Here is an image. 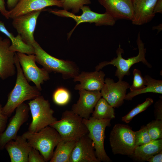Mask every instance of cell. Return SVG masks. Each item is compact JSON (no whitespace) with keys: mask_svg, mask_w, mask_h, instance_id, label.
Returning a JSON list of instances; mask_svg holds the SVG:
<instances>
[{"mask_svg":"<svg viewBox=\"0 0 162 162\" xmlns=\"http://www.w3.org/2000/svg\"><path fill=\"white\" fill-rule=\"evenodd\" d=\"M15 65L17 71L15 85L8 95L6 104L2 108L3 113L8 117L25 101L31 100L41 95L40 91L35 86L30 85L24 76L17 54Z\"/></svg>","mask_w":162,"mask_h":162,"instance_id":"6da1fadb","label":"cell"},{"mask_svg":"<svg viewBox=\"0 0 162 162\" xmlns=\"http://www.w3.org/2000/svg\"><path fill=\"white\" fill-rule=\"evenodd\" d=\"M36 62L49 73L61 74L64 79L73 78L80 73L79 69L74 62L59 59L46 52L36 41L33 44Z\"/></svg>","mask_w":162,"mask_h":162,"instance_id":"7a4b0ae2","label":"cell"},{"mask_svg":"<svg viewBox=\"0 0 162 162\" xmlns=\"http://www.w3.org/2000/svg\"><path fill=\"white\" fill-rule=\"evenodd\" d=\"M136 43L139 50L138 54L136 56L127 59L124 58L122 56V54L124 52V50L119 45L116 50L117 57H115L110 61H104L100 63L95 67V70L99 71L106 65H113L117 68L115 76L119 80H122L125 76H129L130 74V68L136 63L142 62L148 67L151 68V65L145 58L146 49L141 39L140 32L137 35Z\"/></svg>","mask_w":162,"mask_h":162,"instance_id":"3957f363","label":"cell"},{"mask_svg":"<svg viewBox=\"0 0 162 162\" xmlns=\"http://www.w3.org/2000/svg\"><path fill=\"white\" fill-rule=\"evenodd\" d=\"M22 135L32 147L39 152L45 162L50 161L55 147L62 140L57 131L50 126L37 132H31L28 131Z\"/></svg>","mask_w":162,"mask_h":162,"instance_id":"277c9868","label":"cell"},{"mask_svg":"<svg viewBox=\"0 0 162 162\" xmlns=\"http://www.w3.org/2000/svg\"><path fill=\"white\" fill-rule=\"evenodd\" d=\"M82 119L71 110H66L63 113L60 120H57L50 126L57 131L62 140L77 141L88 133Z\"/></svg>","mask_w":162,"mask_h":162,"instance_id":"5b68a950","label":"cell"},{"mask_svg":"<svg viewBox=\"0 0 162 162\" xmlns=\"http://www.w3.org/2000/svg\"><path fill=\"white\" fill-rule=\"evenodd\" d=\"M28 104L32 118L28 131L37 132L57 120L53 116L54 111L51 108L49 101L42 96L40 95L31 100Z\"/></svg>","mask_w":162,"mask_h":162,"instance_id":"8992f818","label":"cell"},{"mask_svg":"<svg viewBox=\"0 0 162 162\" xmlns=\"http://www.w3.org/2000/svg\"><path fill=\"white\" fill-rule=\"evenodd\" d=\"M80 9L82 13L80 15H76L64 9H49L48 11L58 16L71 18L75 21L76 24L75 26L68 34V38L70 37L77 26L82 23H94L98 26H112L116 23V20L106 12L100 14L94 12L88 6L85 5L82 6Z\"/></svg>","mask_w":162,"mask_h":162,"instance_id":"52a82bcc","label":"cell"},{"mask_svg":"<svg viewBox=\"0 0 162 162\" xmlns=\"http://www.w3.org/2000/svg\"><path fill=\"white\" fill-rule=\"evenodd\" d=\"M109 140L114 154L132 155L136 147L134 131L124 124L115 125L111 131Z\"/></svg>","mask_w":162,"mask_h":162,"instance_id":"ba28073f","label":"cell"},{"mask_svg":"<svg viewBox=\"0 0 162 162\" xmlns=\"http://www.w3.org/2000/svg\"><path fill=\"white\" fill-rule=\"evenodd\" d=\"M82 121L88 130V134L93 143L98 159L100 162L112 161L106 152L104 146L105 129L111 125V120L97 119L92 116L88 119L83 118Z\"/></svg>","mask_w":162,"mask_h":162,"instance_id":"9c48e42d","label":"cell"},{"mask_svg":"<svg viewBox=\"0 0 162 162\" xmlns=\"http://www.w3.org/2000/svg\"><path fill=\"white\" fill-rule=\"evenodd\" d=\"M16 54L25 78L28 82H33L41 91V85L50 79L49 73L43 68H40L37 65L34 54L27 55L19 52Z\"/></svg>","mask_w":162,"mask_h":162,"instance_id":"30bf717a","label":"cell"},{"mask_svg":"<svg viewBox=\"0 0 162 162\" xmlns=\"http://www.w3.org/2000/svg\"><path fill=\"white\" fill-rule=\"evenodd\" d=\"M130 86L122 80L115 82L113 79L106 78L100 91L101 97L114 108L118 107L124 103L126 90Z\"/></svg>","mask_w":162,"mask_h":162,"instance_id":"8fae6325","label":"cell"},{"mask_svg":"<svg viewBox=\"0 0 162 162\" xmlns=\"http://www.w3.org/2000/svg\"><path fill=\"white\" fill-rule=\"evenodd\" d=\"M42 11H33L12 19L13 26L20 35L22 40L32 46L36 41L34 35L37 20Z\"/></svg>","mask_w":162,"mask_h":162,"instance_id":"7c38bea8","label":"cell"},{"mask_svg":"<svg viewBox=\"0 0 162 162\" xmlns=\"http://www.w3.org/2000/svg\"><path fill=\"white\" fill-rule=\"evenodd\" d=\"M15 110V113L11 118L7 128L0 134V150L4 148L8 142L16 138L21 127L28 120L30 110L28 105L24 102Z\"/></svg>","mask_w":162,"mask_h":162,"instance_id":"4fadbf2b","label":"cell"},{"mask_svg":"<svg viewBox=\"0 0 162 162\" xmlns=\"http://www.w3.org/2000/svg\"><path fill=\"white\" fill-rule=\"evenodd\" d=\"M79 91V98L76 103L72 105L71 110L82 118L88 119L98 101L102 97L100 91Z\"/></svg>","mask_w":162,"mask_h":162,"instance_id":"5bb4252c","label":"cell"},{"mask_svg":"<svg viewBox=\"0 0 162 162\" xmlns=\"http://www.w3.org/2000/svg\"><path fill=\"white\" fill-rule=\"evenodd\" d=\"M52 6L62 8V2L57 0H19L15 6L8 11V17L13 19L33 11L43 10L47 7Z\"/></svg>","mask_w":162,"mask_h":162,"instance_id":"9a60e30c","label":"cell"},{"mask_svg":"<svg viewBox=\"0 0 162 162\" xmlns=\"http://www.w3.org/2000/svg\"><path fill=\"white\" fill-rule=\"evenodd\" d=\"M106 13L116 20H126L131 21L134 10L132 0H98Z\"/></svg>","mask_w":162,"mask_h":162,"instance_id":"2e32d148","label":"cell"},{"mask_svg":"<svg viewBox=\"0 0 162 162\" xmlns=\"http://www.w3.org/2000/svg\"><path fill=\"white\" fill-rule=\"evenodd\" d=\"M10 45L9 38L0 36V75L3 80L14 76L16 73V53L10 50Z\"/></svg>","mask_w":162,"mask_h":162,"instance_id":"e0dca14e","label":"cell"},{"mask_svg":"<svg viewBox=\"0 0 162 162\" xmlns=\"http://www.w3.org/2000/svg\"><path fill=\"white\" fill-rule=\"evenodd\" d=\"M70 162H100L96 156L92 141L88 134L77 141Z\"/></svg>","mask_w":162,"mask_h":162,"instance_id":"ac0fdd59","label":"cell"},{"mask_svg":"<svg viewBox=\"0 0 162 162\" xmlns=\"http://www.w3.org/2000/svg\"><path fill=\"white\" fill-rule=\"evenodd\" d=\"M105 74L100 70L89 72L82 71L73 78L74 82L79 81L74 89L78 91H100L104 83Z\"/></svg>","mask_w":162,"mask_h":162,"instance_id":"d6986e66","label":"cell"},{"mask_svg":"<svg viewBox=\"0 0 162 162\" xmlns=\"http://www.w3.org/2000/svg\"><path fill=\"white\" fill-rule=\"evenodd\" d=\"M158 0H132L134 10L133 24L142 25L153 19L155 14L154 10Z\"/></svg>","mask_w":162,"mask_h":162,"instance_id":"ffe728a7","label":"cell"},{"mask_svg":"<svg viewBox=\"0 0 162 162\" xmlns=\"http://www.w3.org/2000/svg\"><path fill=\"white\" fill-rule=\"evenodd\" d=\"M32 148L22 135H17L4 146L11 162H28V155Z\"/></svg>","mask_w":162,"mask_h":162,"instance_id":"44dd1931","label":"cell"},{"mask_svg":"<svg viewBox=\"0 0 162 162\" xmlns=\"http://www.w3.org/2000/svg\"><path fill=\"white\" fill-rule=\"evenodd\" d=\"M162 151V139L152 140L146 144L136 146L132 155L139 160L146 161Z\"/></svg>","mask_w":162,"mask_h":162,"instance_id":"7402d4cb","label":"cell"},{"mask_svg":"<svg viewBox=\"0 0 162 162\" xmlns=\"http://www.w3.org/2000/svg\"><path fill=\"white\" fill-rule=\"evenodd\" d=\"M0 32L7 36L11 40L10 50L14 52H19L27 55L34 54V49L32 46L28 45L22 40L19 34L15 37L6 28L4 23L0 20Z\"/></svg>","mask_w":162,"mask_h":162,"instance_id":"603a6c76","label":"cell"},{"mask_svg":"<svg viewBox=\"0 0 162 162\" xmlns=\"http://www.w3.org/2000/svg\"><path fill=\"white\" fill-rule=\"evenodd\" d=\"M77 141L62 140L56 146L50 162H70L72 151Z\"/></svg>","mask_w":162,"mask_h":162,"instance_id":"cb8c5ba5","label":"cell"},{"mask_svg":"<svg viewBox=\"0 0 162 162\" xmlns=\"http://www.w3.org/2000/svg\"><path fill=\"white\" fill-rule=\"evenodd\" d=\"M146 81V87L140 90L130 91L126 94L124 100H131L134 97L141 94L148 92L162 94V81L155 79L148 75L144 77Z\"/></svg>","mask_w":162,"mask_h":162,"instance_id":"d4e9b609","label":"cell"},{"mask_svg":"<svg viewBox=\"0 0 162 162\" xmlns=\"http://www.w3.org/2000/svg\"><path fill=\"white\" fill-rule=\"evenodd\" d=\"M92 117L97 119H109L115 118L114 108L103 98H100L97 103Z\"/></svg>","mask_w":162,"mask_h":162,"instance_id":"484cf974","label":"cell"},{"mask_svg":"<svg viewBox=\"0 0 162 162\" xmlns=\"http://www.w3.org/2000/svg\"><path fill=\"white\" fill-rule=\"evenodd\" d=\"M71 98L70 93L66 88L63 87L57 88L52 94V100L55 104L59 106H64L69 102Z\"/></svg>","mask_w":162,"mask_h":162,"instance_id":"4316f807","label":"cell"},{"mask_svg":"<svg viewBox=\"0 0 162 162\" xmlns=\"http://www.w3.org/2000/svg\"><path fill=\"white\" fill-rule=\"evenodd\" d=\"M153 102V100L152 98H147L144 102L138 105L128 114L123 117L122 121L126 123H129L134 116L146 110Z\"/></svg>","mask_w":162,"mask_h":162,"instance_id":"83f0119b","label":"cell"},{"mask_svg":"<svg viewBox=\"0 0 162 162\" xmlns=\"http://www.w3.org/2000/svg\"><path fill=\"white\" fill-rule=\"evenodd\" d=\"M146 126L152 140L162 139V120H153L148 123Z\"/></svg>","mask_w":162,"mask_h":162,"instance_id":"f1b7e54d","label":"cell"},{"mask_svg":"<svg viewBox=\"0 0 162 162\" xmlns=\"http://www.w3.org/2000/svg\"><path fill=\"white\" fill-rule=\"evenodd\" d=\"M64 10H71L72 13L75 14L78 13L81 8L84 5L91 3L90 0H63Z\"/></svg>","mask_w":162,"mask_h":162,"instance_id":"f546056e","label":"cell"},{"mask_svg":"<svg viewBox=\"0 0 162 162\" xmlns=\"http://www.w3.org/2000/svg\"><path fill=\"white\" fill-rule=\"evenodd\" d=\"M133 80L132 85L130 86V91H133L142 89L146 87V81L142 75L140 71L134 69L133 71Z\"/></svg>","mask_w":162,"mask_h":162,"instance_id":"4dcf8cb0","label":"cell"},{"mask_svg":"<svg viewBox=\"0 0 162 162\" xmlns=\"http://www.w3.org/2000/svg\"><path fill=\"white\" fill-rule=\"evenodd\" d=\"M136 146L146 144L152 140L146 126H142L138 131H134Z\"/></svg>","mask_w":162,"mask_h":162,"instance_id":"1f68e13d","label":"cell"},{"mask_svg":"<svg viewBox=\"0 0 162 162\" xmlns=\"http://www.w3.org/2000/svg\"><path fill=\"white\" fill-rule=\"evenodd\" d=\"M43 156L37 150L32 147L28 157V162H45Z\"/></svg>","mask_w":162,"mask_h":162,"instance_id":"d6a6232c","label":"cell"},{"mask_svg":"<svg viewBox=\"0 0 162 162\" xmlns=\"http://www.w3.org/2000/svg\"><path fill=\"white\" fill-rule=\"evenodd\" d=\"M2 108V105L0 104V134L3 132L6 128L8 118L3 113Z\"/></svg>","mask_w":162,"mask_h":162,"instance_id":"836d02e7","label":"cell"},{"mask_svg":"<svg viewBox=\"0 0 162 162\" xmlns=\"http://www.w3.org/2000/svg\"><path fill=\"white\" fill-rule=\"evenodd\" d=\"M162 98L156 103L155 105V114L156 119L162 120Z\"/></svg>","mask_w":162,"mask_h":162,"instance_id":"e575fe53","label":"cell"},{"mask_svg":"<svg viewBox=\"0 0 162 162\" xmlns=\"http://www.w3.org/2000/svg\"><path fill=\"white\" fill-rule=\"evenodd\" d=\"M0 13L6 19H9L8 11L6 9L4 0H0Z\"/></svg>","mask_w":162,"mask_h":162,"instance_id":"d590c367","label":"cell"},{"mask_svg":"<svg viewBox=\"0 0 162 162\" xmlns=\"http://www.w3.org/2000/svg\"><path fill=\"white\" fill-rule=\"evenodd\" d=\"M147 161L149 162H162V151L152 156Z\"/></svg>","mask_w":162,"mask_h":162,"instance_id":"8d00e7d4","label":"cell"},{"mask_svg":"<svg viewBox=\"0 0 162 162\" xmlns=\"http://www.w3.org/2000/svg\"><path fill=\"white\" fill-rule=\"evenodd\" d=\"M154 13L155 14L157 13H162V0H158L155 5Z\"/></svg>","mask_w":162,"mask_h":162,"instance_id":"74e56055","label":"cell"},{"mask_svg":"<svg viewBox=\"0 0 162 162\" xmlns=\"http://www.w3.org/2000/svg\"><path fill=\"white\" fill-rule=\"evenodd\" d=\"M19 0H7V5L10 10L13 8Z\"/></svg>","mask_w":162,"mask_h":162,"instance_id":"f35d334b","label":"cell"},{"mask_svg":"<svg viewBox=\"0 0 162 162\" xmlns=\"http://www.w3.org/2000/svg\"><path fill=\"white\" fill-rule=\"evenodd\" d=\"M153 28L154 29H157L158 30V32H160L161 30H162V24H160V25H159L158 26H154Z\"/></svg>","mask_w":162,"mask_h":162,"instance_id":"ab89813d","label":"cell"},{"mask_svg":"<svg viewBox=\"0 0 162 162\" xmlns=\"http://www.w3.org/2000/svg\"><path fill=\"white\" fill-rule=\"evenodd\" d=\"M58 0V1H61V2H62V1H63V0Z\"/></svg>","mask_w":162,"mask_h":162,"instance_id":"60d3db41","label":"cell"},{"mask_svg":"<svg viewBox=\"0 0 162 162\" xmlns=\"http://www.w3.org/2000/svg\"><path fill=\"white\" fill-rule=\"evenodd\" d=\"M1 77V76H0V78Z\"/></svg>","mask_w":162,"mask_h":162,"instance_id":"b9f144b4","label":"cell"}]
</instances>
